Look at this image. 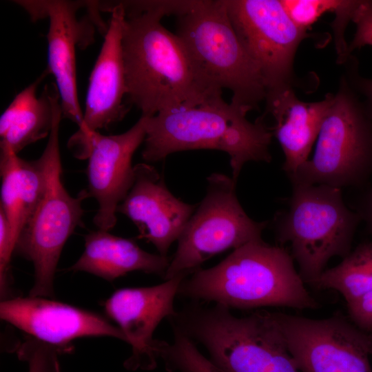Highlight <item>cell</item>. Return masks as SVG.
Segmentation results:
<instances>
[{"label": "cell", "mask_w": 372, "mask_h": 372, "mask_svg": "<svg viewBox=\"0 0 372 372\" xmlns=\"http://www.w3.org/2000/svg\"><path fill=\"white\" fill-rule=\"evenodd\" d=\"M122 50L127 100L143 117L222 95L200 81L180 39L161 23L172 1H123Z\"/></svg>", "instance_id": "1"}, {"label": "cell", "mask_w": 372, "mask_h": 372, "mask_svg": "<svg viewBox=\"0 0 372 372\" xmlns=\"http://www.w3.org/2000/svg\"><path fill=\"white\" fill-rule=\"evenodd\" d=\"M247 112L222 95L194 105L161 112L145 118L146 134L142 158L156 162L183 151L208 149L226 152L232 178L236 182L248 162L269 163L273 132L261 117L254 123Z\"/></svg>", "instance_id": "2"}, {"label": "cell", "mask_w": 372, "mask_h": 372, "mask_svg": "<svg viewBox=\"0 0 372 372\" xmlns=\"http://www.w3.org/2000/svg\"><path fill=\"white\" fill-rule=\"evenodd\" d=\"M304 283L287 249L260 240L234 249L213 267L195 271L183 280L178 294L229 309H316L318 302Z\"/></svg>", "instance_id": "3"}, {"label": "cell", "mask_w": 372, "mask_h": 372, "mask_svg": "<svg viewBox=\"0 0 372 372\" xmlns=\"http://www.w3.org/2000/svg\"><path fill=\"white\" fill-rule=\"evenodd\" d=\"M176 34L209 90L232 93L231 103L247 112L265 100L260 72L242 45L226 0L179 1Z\"/></svg>", "instance_id": "4"}, {"label": "cell", "mask_w": 372, "mask_h": 372, "mask_svg": "<svg viewBox=\"0 0 372 372\" xmlns=\"http://www.w3.org/2000/svg\"><path fill=\"white\" fill-rule=\"evenodd\" d=\"M229 309L217 304L192 307L177 313L175 327L201 344L226 372H301L274 312L238 317Z\"/></svg>", "instance_id": "5"}, {"label": "cell", "mask_w": 372, "mask_h": 372, "mask_svg": "<svg viewBox=\"0 0 372 372\" xmlns=\"http://www.w3.org/2000/svg\"><path fill=\"white\" fill-rule=\"evenodd\" d=\"M361 220L345 205L342 189L326 185H292L287 208L272 225L277 241L288 244L304 282L314 286L328 262L344 258Z\"/></svg>", "instance_id": "6"}, {"label": "cell", "mask_w": 372, "mask_h": 372, "mask_svg": "<svg viewBox=\"0 0 372 372\" xmlns=\"http://www.w3.org/2000/svg\"><path fill=\"white\" fill-rule=\"evenodd\" d=\"M53 105L52 127L39 158L45 176L44 190L15 247V251L34 265V284L29 293L32 297L54 296V278L62 249L81 223L82 201L89 196L87 191L72 196L62 183L59 125L63 112L59 96L54 97Z\"/></svg>", "instance_id": "7"}, {"label": "cell", "mask_w": 372, "mask_h": 372, "mask_svg": "<svg viewBox=\"0 0 372 372\" xmlns=\"http://www.w3.org/2000/svg\"><path fill=\"white\" fill-rule=\"evenodd\" d=\"M372 174V120L342 80L332 94L312 158L288 176L292 185L342 189L364 183Z\"/></svg>", "instance_id": "8"}, {"label": "cell", "mask_w": 372, "mask_h": 372, "mask_svg": "<svg viewBox=\"0 0 372 372\" xmlns=\"http://www.w3.org/2000/svg\"><path fill=\"white\" fill-rule=\"evenodd\" d=\"M234 179L220 173L207 178V192L178 239L165 280L187 276L212 256L262 240L267 222H256L240 204Z\"/></svg>", "instance_id": "9"}, {"label": "cell", "mask_w": 372, "mask_h": 372, "mask_svg": "<svg viewBox=\"0 0 372 372\" xmlns=\"http://www.w3.org/2000/svg\"><path fill=\"white\" fill-rule=\"evenodd\" d=\"M226 2L232 25L258 67L267 94L292 87L295 55L307 32L295 25L280 0Z\"/></svg>", "instance_id": "10"}, {"label": "cell", "mask_w": 372, "mask_h": 372, "mask_svg": "<svg viewBox=\"0 0 372 372\" xmlns=\"http://www.w3.org/2000/svg\"><path fill=\"white\" fill-rule=\"evenodd\" d=\"M301 372H372L369 334L341 314L314 319L274 312Z\"/></svg>", "instance_id": "11"}, {"label": "cell", "mask_w": 372, "mask_h": 372, "mask_svg": "<svg viewBox=\"0 0 372 372\" xmlns=\"http://www.w3.org/2000/svg\"><path fill=\"white\" fill-rule=\"evenodd\" d=\"M30 15L31 20L48 19V67L46 70L55 79L59 91L63 117L75 123L79 128L83 123V113L77 94L76 48H85L94 37L92 23L106 31L98 13L99 1H94L88 16L81 19L78 11L87 1L65 0L14 1Z\"/></svg>", "instance_id": "12"}, {"label": "cell", "mask_w": 372, "mask_h": 372, "mask_svg": "<svg viewBox=\"0 0 372 372\" xmlns=\"http://www.w3.org/2000/svg\"><path fill=\"white\" fill-rule=\"evenodd\" d=\"M145 134V118L141 116L122 134L103 135L95 132L68 143L76 157L88 161L87 192L99 205L93 218L99 229L109 231L116 223L117 207L134 183L132 156L144 142Z\"/></svg>", "instance_id": "13"}, {"label": "cell", "mask_w": 372, "mask_h": 372, "mask_svg": "<svg viewBox=\"0 0 372 372\" xmlns=\"http://www.w3.org/2000/svg\"><path fill=\"white\" fill-rule=\"evenodd\" d=\"M185 276H178L152 287L123 288L115 291L105 302L107 315L115 321L132 355L125 362L130 370H151L158 358L153 334L161 321L176 315L175 296Z\"/></svg>", "instance_id": "14"}, {"label": "cell", "mask_w": 372, "mask_h": 372, "mask_svg": "<svg viewBox=\"0 0 372 372\" xmlns=\"http://www.w3.org/2000/svg\"><path fill=\"white\" fill-rule=\"evenodd\" d=\"M111 17L101 50L91 72L83 123L70 138L80 140L92 132L108 129L129 110L124 103L127 87L122 50L125 10L123 2L101 6Z\"/></svg>", "instance_id": "15"}, {"label": "cell", "mask_w": 372, "mask_h": 372, "mask_svg": "<svg viewBox=\"0 0 372 372\" xmlns=\"http://www.w3.org/2000/svg\"><path fill=\"white\" fill-rule=\"evenodd\" d=\"M0 316L58 351L82 337L110 336L126 342L121 329L100 315L45 297L5 299Z\"/></svg>", "instance_id": "16"}, {"label": "cell", "mask_w": 372, "mask_h": 372, "mask_svg": "<svg viewBox=\"0 0 372 372\" xmlns=\"http://www.w3.org/2000/svg\"><path fill=\"white\" fill-rule=\"evenodd\" d=\"M134 183L118 205L117 213L134 223L139 238L151 242L158 254L167 256L198 204H188L174 196L151 165L138 163L134 166Z\"/></svg>", "instance_id": "17"}, {"label": "cell", "mask_w": 372, "mask_h": 372, "mask_svg": "<svg viewBox=\"0 0 372 372\" xmlns=\"http://www.w3.org/2000/svg\"><path fill=\"white\" fill-rule=\"evenodd\" d=\"M333 94L316 102L300 101L292 87L267 94L265 115H271L269 127L285 155L282 169L287 176L294 173L308 159L329 108Z\"/></svg>", "instance_id": "18"}, {"label": "cell", "mask_w": 372, "mask_h": 372, "mask_svg": "<svg viewBox=\"0 0 372 372\" xmlns=\"http://www.w3.org/2000/svg\"><path fill=\"white\" fill-rule=\"evenodd\" d=\"M171 258L147 252L132 240L99 229L85 237V249L69 270L85 271L107 281L141 271L164 276Z\"/></svg>", "instance_id": "19"}, {"label": "cell", "mask_w": 372, "mask_h": 372, "mask_svg": "<svg viewBox=\"0 0 372 372\" xmlns=\"http://www.w3.org/2000/svg\"><path fill=\"white\" fill-rule=\"evenodd\" d=\"M49 74L45 69L31 84L17 94L0 117V148L18 154L28 145L49 136L53 124L54 83L37 88Z\"/></svg>", "instance_id": "20"}, {"label": "cell", "mask_w": 372, "mask_h": 372, "mask_svg": "<svg viewBox=\"0 0 372 372\" xmlns=\"http://www.w3.org/2000/svg\"><path fill=\"white\" fill-rule=\"evenodd\" d=\"M0 149V210L9 223L16 247L23 229L41 198L45 176L39 158L26 161L8 149Z\"/></svg>", "instance_id": "21"}, {"label": "cell", "mask_w": 372, "mask_h": 372, "mask_svg": "<svg viewBox=\"0 0 372 372\" xmlns=\"http://www.w3.org/2000/svg\"><path fill=\"white\" fill-rule=\"evenodd\" d=\"M314 286L338 292L347 304L372 292V242H362L340 263L325 269Z\"/></svg>", "instance_id": "22"}, {"label": "cell", "mask_w": 372, "mask_h": 372, "mask_svg": "<svg viewBox=\"0 0 372 372\" xmlns=\"http://www.w3.org/2000/svg\"><path fill=\"white\" fill-rule=\"evenodd\" d=\"M289 18L299 28L307 31L324 14L338 16L353 6L355 1L343 0H280Z\"/></svg>", "instance_id": "23"}, {"label": "cell", "mask_w": 372, "mask_h": 372, "mask_svg": "<svg viewBox=\"0 0 372 372\" xmlns=\"http://www.w3.org/2000/svg\"><path fill=\"white\" fill-rule=\"evenodd\" d=\"M53 347L39 342L24 343L18 351L19 358L29 364V372H60Z\"/></svg>", "instance_id": "24"}, {"label": "cell", "mask_w": 372, "mask_h": 372, "mask_svg": "<svg viewBox=\"0 0 372 372\" xmlns=\"http://www.w3.org/2000/svg\"><path fill=\"white\" fill-rule=\"evenodd\" d=\"M351 21L355 24L356 29L352 41L347 45V56L357 48L372 46V1H360Z\"/></svg>", "instance_id": "25"}, {"label": "cell", "mask_w": 372, "mask_h": 372, "mask_svg": "<svg viewBox=\"0 0 372 372\" xmlns=\"http://www.w3.org/2000/svg\"><path fill=\"white\" fill-rule=\"evenodd\" d=\"M350 320L366 333L372 332V292L347 304Z\"/></svg>", "instance_id": "26"}, {"label": "cell", "mask_w": 372, "mask_h": 372, "mask_svg": "<svg viewBox=\"0 0 372 372\" xmlns=\"http://www.w3.org/2000/svg\"><path fill=\"white\" fill-rule=\"evenodd\" d=\"M355 86L364 96V107L372 120V79L356 76L353 79Z\"/></svg>", "instance_id": "27"}, {"label": "cell", "mask_w": 372, "mask_h": 372, "mask_svg": "<svg viewBox=\"0 0 372 372\" xmlns=\"http://www.w3.org/2000/svg\"><path fill=\"white\" fill-rule=\"evenodd\" d=\"M358 213L361 220L364 221L369 231L372 234V187L364 196Z\"/></svg>", "instance_id": "28"}, {"label": "cell", "mask_w": 372, "mask_h": 372, "mask_svg": "<svg viewBox=\"0 0 372 372\" xmlns=\"http://www.w3.org/2000/svg\"><path fill=\"white\" fill-rule=\"evenodd\" d=\"M370 342V354L372 355V332L368 333Z\"/></svg>", "instance_id": "29"}]
</instances>
